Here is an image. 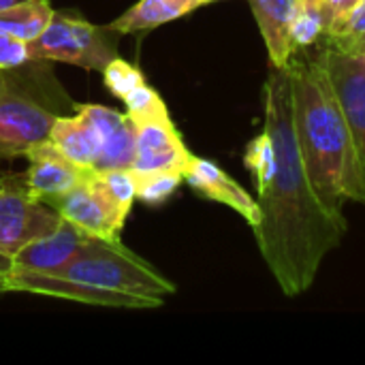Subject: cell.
<instances>
[{
    "instance_id": "cell-17",
    "label": "cell",
    "mask_w": 365,
    "mask_h": 365,
    "mask_svg": "<svg viewBox=\"0 0 365 365\" xmlns=\"http://www.w3.org/2000/svg\"><path fill=\"white\" fill-rule=\"evenodd\" d=\"M49 141L77 167L86 171H94L96 158V135L88 120L75 109V115H58Z\"/></svg>"
},
{
    "instance_id": "cell-21",
    "label": "cell",
    "mask_w": 365,
    "mask_h": 365,
    "mask_svg": "<svg viewBox=\"0 0 365 365\" xmlns=\"http://www.w3.org/2000/svg\"><path fill=\"white\" fill-rule=\"evenodd\" d=\"M244 165L252 175L257 195H261L274 180L276 173V148L272 137L263 130L261 135L252 137L244 152Z\"/></svg>"
},
{
    "instance_id": "cell-26",
    "label": "cell",
    "mask_w": 365,
    "mask_h": 365,
    "mask_svg": "<svg viewBox=\"0 0 365 365\" xmlns=\"http://www.w3.org/2000/svg\"><path fill=\"white\" fill-rule=\"evenodd\" d=\"M28 60H30L28 43L13 34L0 32V68H15L26 64Z\"/></svg>"
},
{
    "instance_id": "cell-7",
    "label": "cell",
    "mask_w": 365,
    "mask_h": 365,
    "mask_svg": "<svg viewBox=\"0 0 365 365\" xmlns=\"http://www.w3.org/2000/svg\"><path fill=\"white\" fill-rule=\"evenodd\" d=\"M4 289L19 291V293H34L45 297H58L90 306H103V308H126V310H150L160 308L165 302L154 297H141L120 291H109L103 287H94L90 282L56 276V274H41V272H26V269H11V274L4 278Z\"/></svg>"
},
{
    "instance_id": "cell-32",
    "label": "cell",
    "mask_w": 365,
    "mask_h": 365,
    "mask_svg": "<svg viewBox=\"0 0 365 365\" xmlns=\"http://www.w3.org/2000/svg\"><path fill=\"white\" fill-rule=\"evenodd\" d=\"M0 186H2V184H0Z\"/></svg>"
},
{
    "instance_id": "cell-24",
    "label": "cell",
    "mask_w": 365,
    "mask_h": 365,
    "mask_svg": "<svg viewBox=\"0 0 365 365\" xmlns=\"http://www.w3.org/2000/svg\"><path fill=\"white\" fill-rule=\"evenodd\" d=\"M122 101H124L126 113H128V118L133 122L169 115V109H167L165 101L160 98V94L152 86H148V81L137 86L135 90H130Z\"/></svg>"
},
{
    "instance_id": "cell-18",
    "label": "cell",
    "mask_w": 365,
    "mask_h": 365,
    "mask_svg": "<svg viewBox=\"0 0 365 365\" xmlns=\"http://www.w3.org/2000/svg\"><path fill=\"white\" fill-rule=\"evenodd\" d=\"M53 9L49 0H26L0 11V32L13 34L26 43L38 38L51 21Z\"/></svg>"
},
{
    "instance_id": "cell-8",
    "label": "cell",
    "mask_w": 365,
    "mask_h": 365,
    "mask_svg": "<svg viewBox=\"0 0 365 365\" xmlns=\"http://www.w3.org/2000/svg\"><path fill=\"white\" fill-rule=\"evenodd\" d=\"M45 203H49L62 218H66L92 237L118 240L126 222V216L105 195L92 171L75 188Z\"/></svg>"
},
{
    "instance_id": "cell-9",
    "label": "cell",
    "mask_w": 365,
    "mask_h": 365,
    "mask_svg": "<svg viewBox=\"0 0 365 365\" xmlns=\"http://www.w3.org/2000/svg\"><path fill=\"white\" fill-rule=\"evenodd\" d=\"M323 62L365 167V56L323 45Z\"/></svg>"
},
{
    "instance_id": "cell-12",
    "label": "cell",
    "mask_w": 365,
    "mask_h": 365,
    "mask_svg": "<svg viewBox=\"0 0 365 365\" xmlns=\"http://www.w3.org/2000/svg\"><path fill=\"white\" fill-rule=\"evenodd\" d=\"M184 182L197 190L203 199H210L214 203H222L237 212L252 229L261 220V210L259 201L248 195L246 188L237 180H233L225 169H220L214 160L201 158V156H190L188 165L184 167Z\"/></svg>"
},
{
    "instance_id": "cell-25",
    "label": "cell",
    "mask_w": 365,
    "mask_h": 365,
    "mask_svg": "<svg viewBox=\"0 0 365 365\" xmlns=\"http://www.w3.org/2000/svg\"><path fill=\"white\" fill-rule=\"evenodd\" d=\"M103 79L107 90L115 96V98H124L130 90H135L137 86L145 83V75L141 73L139 66L122 60L120 56L113 58L105 68H103Z\"/></svg>"
},
{
    "instance_id": "cell-31",
    "label": "cell",
    "mask_w": 365,
    "mask_h": 365,
    "mask_svg": "<svg viewBox=\"0 0 365 365\" xmlns=\"http://www.w3.org/2000/svg\"><path fill=\"white\" fill-rule=\"evenodd\" d=\"M207 2H218V0H205V4H207Z\"/></svg>"
},
{
    "instance_id": "cell-1",
    "label": "cell",
    "mask_w": 365,
    "mask_h": 365,
    "mask_svg": "<svg viewBox=\"0 0 365 365\" xmlns=\"http://www.w3.org/2000/svg\"><path fill=\"white\" fill-rule=\"evenodd\" d=\"M263 130L276 148V173L259 195L261 220L252 229L259 252L287 297L306 293L349 231L344 210L314 190L293 122V73L269 64L263 83Z\"/></svg>"
},
{
    "instance_id": "cell-29",
    "label": "cell",
    "mask_w": 365,
    "mask_h": 365,
    "mask_svg": "<svg viewBox=\"0 0 365 365\" xmlns=\"http://www.w3.org/2000/svg\"><path fill=\"white\" fill-rule=\"evenodd\" d=\"M19 2H26V0H0V11H4V9H9V6H15V4H19Z\"/></svg>"
},
{
    "instance_id": "cell-28",
    "label": "cell",
    "mask_w": 365,
    "mask_h": 365,
    "mask_svg": "<svg viewBox=\"0 0 365 365\" xmlns=\"http://www.w3.org/2000/svg\"><path fill=\"white\" fill-rule=\"evenodd\" d=\"M11 269H13V259L0 255V282H4V278L11 274Z\"/></svg>"
},
{
    "instance_id": "cell-5",
    "label": "cell",
    "mask_w": 365,
    "mask_h": 365,
    "mask_svg": "<svg viewBox=\"0 0 365 365\" xmlns=\"http://www.w3.org/2000/svg\"><path fill=\"white\" fill-rule=\"evenodd\" d=\"M120 32L111 26H94L88 19L53 11L43 34L28 43L30 60L66 62L88 71H103L118 58Z\"/></svg>"
},
{
    "instance_id": "cell-27",
    "label": "cell",
    "mask_w": 365,
    "mask_h": 365,
    "mask_svg": "<svg viewBox=\"0 0 365 365\" xmlns=\"http://www.w3.org/2000/svg\"><path fill=\"white\" fill-rule=\"evenodd\" d=\"M319 2L323 6V13L327 17V28H329V26L344 21L361 0H319Z\"/></svg>"
},
{
    "instance_id": "cell-23",
    "label": "cell",
    "mask_w": 365,
    "mask_h": 365,
    "mask_svg": "<svg viewBox=\"0 0 365 365\" xmlns=\"http://www.w3.org/2000/svg\"><path fill=\"white\" fill-rule=\"evenodd\" d=\"M92 173H94V180L105 190V195L128 218L133 203L137 199V175H135V171L133 169H105V171H92Z\"/></svg>"
},
{
    "instance_id": "cell-13",
    "label": "cell",
    "mask_w": 365,
    "mask_h": 365,
    "mask_svg": "<svg viewBox=\"0 0 365 365\" xmlns=\"http://www.w3.org/2000/svg\"><path fill=\"white\" fill-rule=\"evenodd\" d=\"M26 158L28 169L24 173V182L28 192L38 201H49L58 195L68 192L90 173L68 160L49 139L30 148L26 152Z\"/></svg>"
},
{
    "instance_id": "cell-22",
    "label": "cell",
    "mask_w": 365,
    "mask_h": 365,
    "mask_svg": "<svg viewBox=\"0 0 365 365\" xmlns=\"http://www.w3.org/2000/svg\"><path fill=\"white\" fill-rule=\"evenodd\" d=\"M137 199L145 205L158 207L167 203L184 182L182 171H148L137 173Z\"/></svg>"
},
{
    "instance_id": "cell-10",
    "label": "cell",
    "mask_w": 365,
    "mask_h": 365,
    "mask_svg": "<svg viewBox=\"0 0 365 365\" xmlns=\"http://www.w3.org/2000/svg\"><path fill=\"white\" fill-rule=\"evenodd\" d=\"M92 126L96 135V158L94 171L105 169H133L135 163V122L128 113H118L115 109L103 105H77L75 107Z\"/></svg>"
},
{
    "instance_id": "cell-3",
    "label": "cell",
    "mask_w": 365,
    "mask_h": 365,
    "mask_svg": "<svg viewBox=\"0 0 365 365\" xmlns=\"http://www.w3.org/2000/svg\"><path fill=\"white\" fill-rule=\"evenodd\" d=\"M47 60H28L15 68H0V158L26 156L30 148L49 139L60 109L77 107L53 79Z\"/></svg>"
},
{
    "instance_id": "cell-4",
    "label": "cell",
    "mask_w": 365,
    "mask_h": 365,
    "mask_svg": "<svg viewBox=\"0 0 365 365\" xmlns=\"http://www.w3.org/2000/svg\"><path fill=\"white\" fill-rule=\"evenodd\" d=\"M56 276L163 302L178 291L167 276H163L145 259L128 250L120 242V237L105 240L90 235L83 248Z\"/></svg>"
},
{
    "instance_id": "cell-11",
    "label": "cell",
    "mask_w": 365,
    "mask_h": 365,
    "mask_svg": "<svg viewBox=\"0 0 365 365\" xmlns=\"http://www.w3.org/2000/svg\"><path fill=\"white\" fill-rule=\"evenodd\" d=\"M135 163L133 171H182L190 160V152L169 115L135 122Z\"/></svg>"
},
{
    "instance_id": "cell-19",
    "label": "cell",
    "mask_w": 365,
    "mask_h": 365,
    "mask_svg": "<svg viewBox=\"0 0 365 365\" xmlns=\"http://www.w3.org/2000/svg\"><path fill=\"white\" fill-rule=\"evenodd\" d=\"M327 28V17L319 0H299L295 19L291 26V43L295 53L317 47L323 41Z\"/></svg>"
},
{
    "instance_id": "cell-15",
    "label": "cell",
    "mask_w": 365,
    "mask_h": 365,
    "mask_svg": "<svg viewBox=\"0 0 365 365\" xmlns=\"http://www.w3.org/2000/svg\"><path fill=\"white\" fill-rule=\"evenodd\" d=\"M257 19L261 38L267 47L269 64L289 68L295 56L291 43V26L299 0H248Z\"/></svg>"
},
{
    "instance_id": "cell-2",
    "label": "cell",
    "mask_w": 365,
    "mask_h": 365,
    "mask_svg": "<svg viewBox=\"0 0 365 365\" xmlns=\"http://www.w3.org/2000/svg\"><path fill=\"white\" fill-rule=\"evenodd\" d=\"M291 73L293 122L314 190L338 210L346 201L365 203V167L327 75L323 47L297 51Z\"/></svg>"
},
{
    "instance_id": "cell-30",
    "label": "cell",
    "mask_w": 365,
    "mask_h": 365,
    "mask_svg": "<svg viewBox=\"0 0 365 365\" xmlns=\"http://www.w3.org/2000/svg\"><path fill=\"white\" fill-rule=\"evenodd\" d=\"M0 293H6V289H4V282H0Z\"/></svg>"
},
{
    "instance_id": "cell-16",
    "label": "cell",
    "mask_w": 365,
    "mask_h": 365,
    "mask_svg": "<svg viewBox=\"0 0 365 365\" xmlns=\"http://www.w3.org/2000/svg\"><path fill=\"white\" fill-rule=\"evenodd\" d=\"M205 0H139L128 11H124L118 19H113L109 26L118 30L120 34H133L158 28L163 24L175 21L199 6H203Z\"/></svg>"
},
{
    "instance_id": "cell-14",
    "label": "cell",
    "mask_w": 365,
    "mask_h": 365,
    "mask_svg": "<svg viewBox=\"0 0 365 365\" xmlns=\"http://www.w3.org/2000/svg\"><path fill=\"white\" fill-rule=\"evenodd\" d=\"M88 240L90 235L86 231L62 218L51 233L30 242L13 257V269L58 274L68 265V261L83 248Z\"/></svg>"
},
{
    "instance_id": "cell-20",
    "label": "cell",
    "mask_w": 365,
    "mask_h": 365,
    "mask_svg": "<svg viewBox=\"0 0 365 365\" xmlns=\"http://www.w3.org/2000/svg\"><path fill=\"white\" fill-rule=\"evenodd\" d=\"M321 43L344 53L365 56V0L351 11L344 21L325 28Z\"/></svg>"
},
{
    "instance_id": "cell-6",
    "label": "cell",
    "mask_w": 365,
    "mask_h": 365,
    "mask_svg": "<svg viewBox=\"0 0 365 365\" xmlns=\"http://www.w3.org/2000/svg\"><path fill=\"white\" fill-rule=\"evenodd\" d=\"M60 220L49 203L28 192L24 175H9L0 186V255L13 259L24 246L51 233Z\"/></svg>"
}]
</instances>
